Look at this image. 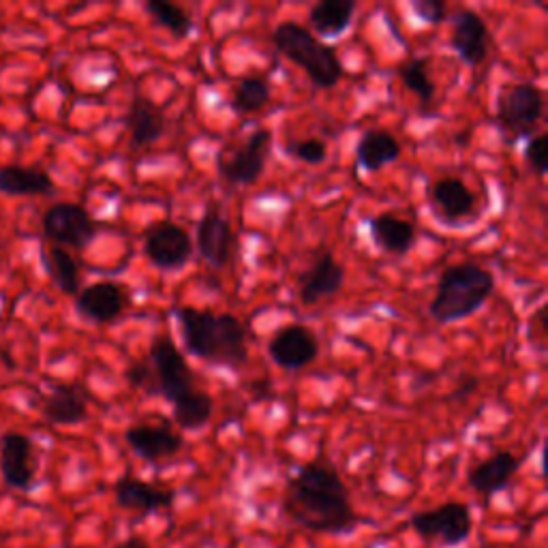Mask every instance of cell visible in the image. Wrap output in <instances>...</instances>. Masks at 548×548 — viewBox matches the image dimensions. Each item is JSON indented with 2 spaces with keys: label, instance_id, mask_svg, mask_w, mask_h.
Instances as JSON below:
<instances>
[{
  "label": "cell",
  "instance_id": "cell-27",
  "mask_svg": "<svg viewBox=\"0 0 548 548\" xmlns=\"http://www.w3.org/2000/svg\"><path fill=\"white\" fill-rule=\"evenodd\" d=\"M272 99V88L262 75H245L232 88V110L238 114H253L264 110Z\"/></svg>",
  "mask_w": 548,
  "mask_h": 548
},
{
  "label": "cell",
  "instance_id": "cell-32",
  "mask_svg": "<svg viewBox=\"0 0 548 548\" xmlns=\"http://www.w3.org/2000/svg\"><path fill=\"white\" fill-rule=\"evenodd\" d=\"M289 157H294L307 165H322L328 159V148L322 140H315V137H309V140H300L292 142L287 146Z\"/></svg>",
  "mask_w": 548,
  "mask_h": 548
},
{
  "label": "cell",
  "instance_id": "cell-15",
  "mask_svg": "<svg viewBox=\"0 0 548 548\" xmlns=\"http://www.w3.org/2000/svg\"><path fill=\"white\" fill-rule=\"evenodd\" d=\"M429 200L435 215L448 225L465 221L476 212L474 191L456 176H444L435 180L429 189Z\"/></svg>",
  "mask_w": 548,
  "mask_h": 548
},
{
  "label": "cell",
  "instance_id": "cell-35",
  "mask_svg": "<svg viewBox=\"0 0 548 548\" xmlns=\"http://www.w3.org/2000/svg\"><path fill=\"white\" fill-rule=\"evenodd\" d=\"M114 548H150V544L146 540H142V538H129L125 542L116 544Z\"/></svg>",
  "mask_w": 548,
  "mask_h": 548
},
{
  "label": "cell",
  "instance_id": "cell-28",
  "mask_svg": "<svg viewBox=\"0 0 548 548\" xmlns=\"http://www.w3.org/2000/svg\"><path fill=\"white\" fill-rule=\"evenodd\" d=\"M45 268H48L54 285L67 296L80 294V266L73 255L63 247H52L45 255Z\"/></svg>",
  "mask_w": 548,
  "mask_h": 548
},
{
  "label": "cell",
  "instance_id": "cell-17",
  "mask_svg": "<svg viewBox=\"0 0 548 548\" xmlns=\"http://www.w3.org/2000/svg\"><path fill=\"white\" fill-rule=\"evenodd\" d=\"M125 439L137 456L150 463L172 459L185 446L180 433L161 424H133L127 429Z\"/></svg>",
  "mask_w": 548,
  "mask_h": 548
},
{
  "label": "cell",
  "instance_id": "cell-7",
  "mask_svg": "<svg viewBox=\"0 0 548 548\" xmlns=\"http://www.w3.org/2000/svg\"><path fill=\"white\" fill-rule=\"evenodd\" d=\"M43 232L56 247L86 249L97 236V223L80 204H54L43 215Z\"/></svg>",
  "mask_w": 548,
  "mask_h": 548
},
{
  "label": "cell",
  "instance_id": "cell-34",
  "mask_svg": "<svg viewBox=\"0 0 548 548\" xmlns=\"http://www.w3.org/2000/svg\"><path fill=\"white\" fill-rule=\"evenodd\" d=\"M546 157H548V137L544 133H538L531 137L525 146V161L531 167V172L540 178L546 174Z\"/></svg>",
  "mask_w": 548,
  "mask_h": 548
},
{
  "label": "cell",
  "instance_id": "cell-14",
  "mask_svg": "<svg viewBox=\"0 0 548 548\" xmlns=\"http://www.w3.org/2000/svg\"><path fill=\"white\" fill-rule=\"evenodd\" d=\"M195 245L212 268L227 266L234 251L232 223L227 221L217 208L206 210L200 223H197Z\"/></svg>",
  "mask_w": 548,
  "mask_h": 548
},
{
  "label": "cell",
  "instance_id": "cell-31",
  "mask_svg": "<svg viewBox=\"0 0 548 548\" xmlns=\"http://www.w3.org/2000/svg\"><path fill=\"white\" fill-rule=\"evenodd\" d=\"M146 11L152 22L161 28L170 30L176 39H185L193 30V20L185 7L176 3H165V0H146Z\"/></svg>",
  "mask_w": 548,
  "mask_h": 548
},
{
  "label": "cell",
  "instance_id": "cell-24",
  "mask_svg": "<svg viewBox=\"0 0 548 548\" xmlns=\"http://www.w3.org/2000/svg\"><path fill=\"white\" fill-rule=\"evenodd\" d=\"M43 416L52 424L73 426L88 418V401L75 386H56L43 401Z\"/></svg>",
  "mask_w": 548,
  "mask_h": 548
},
{
  "label": "cell",
  "instance_id": "cell-6",
  "mask_svg": "<svg viewBox=\"0 0 548 548\" xmlns=\"http://www.w3.org/2000/svg\"><path fill=\"white\" fill-rule=\"evenodd\" d=\"M544 116V93L531 82L506 88L497 103V123L512 140L529 137Z\"/></svg>",
  "mask_w": 548,
  "mask_h": 548
},
{
  "label": "cell",
  "instance_id": "cell-33",
  "mask_svg": "<svg viewBox=\"0 0 548 548\" xmlns=\"http://www.w3.org/2000/svg\"><path fill=\"white\" fill-rule=\"evenodd\" d=\"M411 11L424 24L439 26L448 20V7L444 0H411Z\"/></svg>",
  "mask_w": 548,
  "mask_h": 548
},
{
  "label": "cell",
  "instance_id": "cell-13",
  "mask_svg": "<svg viewBox=\"0 0 548 548\" xmlns=\"http://www.w3.org/2000/svg\"><path fill=\"white\" fill-rule=\"evenodd\" d=\"M129 294L114 281H97L80 289L75 309L93 324H112L125 313Z\"/></svg>",
  "mask_w": 548,
  "mask_h": 548
},
{
  "label": "cell",
  "instance_id": "cell-2",
  "mask_svg": "<svg viewBox=\"0 0 548 548\" xmlns=\"http://www.w3.org/2000/svg\"><path fill=\"white\" fill-rule=\"evenodd\" d=\"M174 315L189 356L225 369H240L247 364V328L236 315L191 307H178Z\"/></svg>",
  "mask_w": 548,
  "mask_h": 548
},
{
  "label": "cell",
  "instance_id": "cell-19",
  "mask_svg": "<svg viewBox=\"0 0 548 548\" xmlns=\"http://www.w3.org/2000/svg\"><path fill=\"white\" fill-rule=\"evenodd\" d=\"M401 142L386 129L364 131L356 144V167L367 174L382 172L384 167L399 161Z\"/></svg>",
  "mask_w": 548,
  "mask_h": 548
},
{
  "label": "cell",
  "instance_id": "cell-16",
  "mask_svg": "<svg viewBox=\"0 0 548 548\" xmlns=\"http://www.w3.org/2000/svg\"><path fill=\"white\" fill-rule=\"evenodd\" d=\"M0 471L11 489L28 491L35 480L33 441L22 433H7L0 439Z\"/></svg>",
  "mask_w": 548,
  "mask_h": 548
},
{
  "label": "cell",
  "instance_id": "cell-18",
  "mask_svg": "<svg viewBox=\"0 0 548 548\" xmlns=\"http://www.w3.org/2000/svg\"><path fill=\"white\" fill-rule=\"evenodd\" d=\"M345 283V268L334 260L332 253L317 257V262L300 274L298 296L304 304H317L339 292Z\"/></svg>",
  "mask_w": 548,
  "mask_h": 548
},
{
  "label": "cell",
  "instance_id": "cell-3",
  "mask_svg": "<svg viewBox=\"0 0 548 548\" xmlns=\"http://www.w3.org/2000/svg\"><path fill=\"white\" fill-rule=\"evenodd\" d=\"M495 289L491 270L476 262H461L446 268L437 281L429 313L437 324H456L476 315Z\"/></svg>",
  "mask_w": 548,
  "mask_h": 548
},
{
  "label": "cell",
  "instance_id": "cell-29",
  "mask_svg": "<svg viewBox=\"0 0 548 548\" xmlns=\"http://www.w3.org/2000/svg\"><path fill=\"white\" fill-rule=\"evenodd\" d=\"M426 67H429V60L424 56H409L399 65V78L405 88L420 99L424 108H431L435 101V82Z\"/></svg>",
  "mask_w": 548,
  "mask_h": 548
},
{
  "label": "cell",
  "instance_id": "cell-5",
  "mask_svg": "<svg viewBox=\"0 0 548 548\" xmlns=\"http://www.w3.org/2000/svg\"><path fill=\"white\" fill-rule=\"evenodd\" d=\"M144 362L150 369V397H163L176 405L197 390L191 367L170 337L152 341Z\"/></svg>",
  "mask_w": 548,
  "mask_h": 548
},
{
  "label": "cell",
  "instance_id": "cell-4",
  "mask_svg": "<svg viewBox=\"0 0 548 548\" xmlns=\"http://www.w3.org/2000/svg\"><path fill=\"white\" fill-rule=\"evenodd\" d=\"M272 43L289 63L298 65L322 90L334 88L343 78V65L332 45L298 22H281L272 30Z\"/></svg>",
  "mask_w": 548,
  "mask_h": 548
},
{
  "label": "cell",
  "instance_id": "cell-10",
  "mask_svg": "<svg viewBox=\"0 0 548 548\" xmlns=\"http://www.w3.org/2000/svg\"><path fill=\"white\" fill-rule=\"evenodd\" d=\"M268 356L285 371H300L319 356V341L311 328L287 324L270 337Z\"/></svg>",
  "mask_w": 548,
  "mask_h": 548
},
{
  "label": "cell",
  "instance_id": "cell-26",
  "mask_svg": "<svg viewBox=\"0 0 548 548\" xmlns=\"http://www.w3.org/2000/svg\"><path fill=\"white\" fill-rule=\"evenodd\" d=\"M356 11L358 5L354 0H322V3L311 7L309 24L317 35L339 37L352 24Z\"/></svg>",
  "mask_w": 548,
  "mask_h": 548
},
{
  "label": "cell",
  "instance_id": "cell-11",
  "mask_svg": "<svg viewBox=\"0 0 548 548\" xmlns=\"http://www.w3.org/2000/svg\"><path fill=\"white\" fill-rule=\"evenodd\" d=\"M416 534L426 540H441L446 544L463 542L471 531V512L465 504L450 501L435 510H426L411 519Z\"/></svg>",
  "mask_w": 548,
  "mask_h": 548
},
{
  "label": "cell",
  "instance_id": "cell-1",
  "mask_svg": "<svg viewBox=\"0 0 548 548\" xmlns=\"http://www.w3.org/2000/svg\"><path fill=\"white\" fill-rule=\"evenodd\" d=\"M285 508L296 523L313 531L341 534L356 525L347 486L337 471L322 463L304 465L289 480Z\"/></svg>",
  "mask_w": 548,
  "mask_h": 548
},
{
  "label": "cell",
  "instance_id": "cell-8",
  "mask_svg": "<svg viewBox=\"0 0 548 548\" xmlns=\"http://www.w3.org/2000/svg\"><path fill=\"white\" fill-rule=\"evenodd\" d=\"M272 146V133L268 129L253 131L232 157L217 159L219 176L232 187H251L262 178Z\"/></svg>",
  "mask_w": 548,
  "mask_h": 548
},
{
  "label": "cell",
  "instance_id": "cell-23",
  "mask_svg": "<svg viewBox=\"0 0 548 548\" xmlns=\"http://www.w3.org/2000/svg\"><path fill=\"white\" fill-rule=\"evenodd\" d=\"M56 185L48 172L37 167L24 165H3L0 167V193L13 197H35L50 195Z\"/></svg>",
  "mask_w": 548,
  "mask_h": 548
},
{
  "label": "cell",
  "instance_id": "cell-9",
  "mask_svg": "<svg viewBox=\"0 0 548 548\" xmlns=\"http://www.w3.org/2000/svg\"><path fill=\"white\" fill-rule=\"evenodd\" d=\"M144 251L152 266L163 272H174L191 262L193 240L185 227L174 221H161L148 230Z\"/></svg>",
  "mask_w": 548,
  "mask_h": 548
},
{
  "label": "cell",
  "instance_id": "cell-25",
  "mask_svg": "<svg viewBox=\"0 0 548 548\" xmlns=\"http://www.w3.org/2000/svg\"><path fill=\"white\" fill-rule=\"evenodd\" d=\"M116 501L125 510L155 512L159 508L170 506L174 501V493L157 489V486H150L142 480L123 478L116 484Z\"/></svg>",
  "mask_w": 548,
  "mask_h": 548
},
{
  "label": "cell",
  "instance_id": "cell-22",
  "mask_svg": "<svg viewBox=\"0 0 548 548\" xmlns=\"http://www.w3.org/2000/svg\"><path fill=\"white\" fill-rule=\"evenodd\" d=\"M519 465L521 461L512 452H497L469 471L471 489L480 495H493L512 480Z\"/></svg>",
  "mask_w": 548,
  "mask_h": 548
},
{
  "label": "cell",
  "instance_id": "cell-30",
  "mask_svg": "<svg viewBox=\"0 0 548 548\" xmlns=\"http://www.w3.org/2000/svg\"><path fill=\"white\" fill-rule=\"evenodd\" d=\"M212 411H215L212 397L208 392L197 388L189 394V397H185L174 405V420L182 426V429L197 431L210 422Z\"/></svg>",
  "mask_w": 548,
  "mask_h": 548
},
{
  "label": "cell",
  "instance_id": "cell-20",
  "mask_svg": "<svg viewBox=\"0 0 548 548\" xmlns=\"http://www.w3.org/2000/svg\"><path fill=\"white\" fill-rule=\"evenodd\" d=\"M125 123L131 135V144L135 148H146L159 142L167 129L163 110L144 95L133 97Z\"/></svg>",
  "mask_w": 548,
  "mask_h": 548
},
{
  "label": "cell",
  "instance_id": "cell-21",
  "mask_svg": "<svg viewBox=\"0 0 548 548\" xmlns=\"http://www.w3.org/2000/svg\"><path fill=\"white\" fill-rule=\"evenodd\" d=\"M369 232L375 247L388 255L403 257L416 247V227L401 217H394L390 212L369 219Z\"/></svg>",
  "mask_w": 548,
  "mask_h": 548
},
{
  "label": "cell",
  "instance_id": "cell-12",
  "mask_svg": "<svg viewBox=\"0 0 548 548\" xmlns=\"http://www.w3.org/2000/svg\"><path fill=\"white\" fill-rule=\"evenodd\" d=\"M489 26L474 9H456L452 13L450 45L467 67L482 65L489 56Z\"/></svg>",
  "mask_w": 548,
  "mask_h": 548
}]
</instances>
